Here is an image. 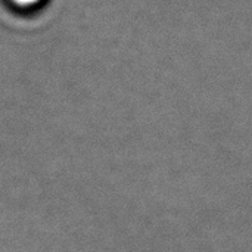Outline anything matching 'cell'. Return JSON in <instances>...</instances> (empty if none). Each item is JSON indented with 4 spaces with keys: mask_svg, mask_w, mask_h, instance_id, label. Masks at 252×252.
Instances as JSON below:
<instances>
[{
    "mask_svg": "<svg viewBox=\"0 0 252 252\" xmlns=\"http://www.w3.org/2000/svg\"><path fill=\"white\" fill-rule=\"evenodd\" d=\"M15 4L21 6V7H31V6H35L38 4L41 0H12Z\"/></svg>",
    "mask_w": 252,
    "mask_h": 252,
    "instance_id": "6da1fadb",
    "label": "cell"
}]
</instances>
